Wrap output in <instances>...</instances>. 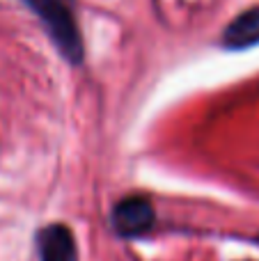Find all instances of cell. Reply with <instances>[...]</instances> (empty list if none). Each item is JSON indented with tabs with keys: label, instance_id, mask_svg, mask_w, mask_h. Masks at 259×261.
I'll use <instances>...</instances> for the list:
<instances>
[{
	"label": "cell",
	"instance_id": "obj_4",
	"mask_svg": "<svg viewBox=\"0 0 259 261\" xmlns=\"http://www.w3.org/2000/svg\"><path fill=\"white\" fill-rule=\"evenodd\" d=\"M259 44V5L241 12L223 32V46L229 50H246Z\"/></svg>",
	"mask_w": 259,
	"mask_h": 261
},
{
	"label": "cell",
	"instance_id": "obj_2",
	"mask_svg": "<svg viewBox=\"0 0 259 261\" xmlns=\"http://www.w3.org/2000/svg\"><path fill=\"white\" fill-rule=\"evenodd\" d=\"M154 206L147 197H124L113 208V227L119 236H140L154 225Z\"/></svg>",
	"mask_w": 259,
	"mask_h": 261
},
{
	"label": "cell",
	"instance_id": "obj_1",
	"mask_svg": "<svg viewBox=\"0 0 259 261\" xmlns=\"http://www.w3.org/2000/svg\"><path fill=\"white\" fill-rule=\"evenodd\" d=\"M44 23L48 37L62 58L71 64L83 62V37L78 30L76 9L71 0H23Z\"/></svg>",
	"mask_w": 259,
	"mask_h": 261
},
{
	"label": "cell",
	"instance_id": "obj_3",
	"mask_svg": "<svg viewBox=\"0 0 259 261\" xmlns=\"http://www.w3.org/2000/svg\"><path fill=\"white\" fill-rule=\"evenodd\" d=\"M37 252L41 261H78L76 241L69 227L48 225L37 234Z\"/></svg>",
	"mask_w": 259,
	"mask_h": 261
}]
</instances>
